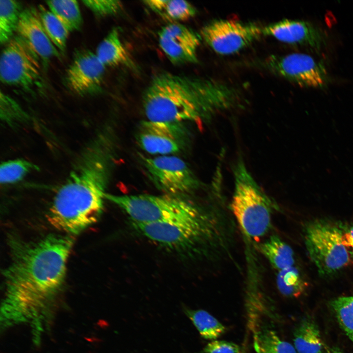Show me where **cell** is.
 Masks as SVG:
<instances>
[{
	"label": "cell",
	"mask_w": 353,
	"mask_h": 353,
	"mask_svg": "<svg viewBox=\"0 0 353 353\" xmlns=\"http://www.w3.org/2000/svg\"><path fill=\"white\" fill-rule=\"evenodd\" d=\"M237 344L224 340H212L204 347L203 353H240Z\"/></svg>",
	"instance_id": "31"
},
{
	"label": "cell",
	"mask_w": 353,
	"mask_h": 353,
	"mask_svg": "<svg viewBox=\"0 0 353 353\" xmlns=\"http://www.w3.org/2000/svg\"><path fill=\"white\" fill-rule=\"evenodd\" d=\"M105 199L124 210L132 223L179 221L207 211L181 197L166 194L116 195L106 193Z\"/></svg>",
	"instance_id": "6"
},
{
	"label": "cell",
	"mask_w": 353,
	"mask_h": 353,
	"mask_svg": "<svg viewBox=\"0 0 353 353\" xmlns=\"http://www.w3.org/2000/svg\"><path fill=\"white\" fill-rule=\"evenodd\" d=\"M341 240L351 259H353V225L338 224Z\"/></svg>",
	"instance_id": "32"
},
{
	"label": "cell",
	"mask_w": 353,
	"mask_h": 353,
	"mask_svg": "<svg viewBox=\"0 0 353 353\" xmlns=\"http://www.w3.org/2000/svg\"><path fill=\"white\" fill-rule=\"evenodd\" d=\"M46 2L49 9L69 32L80 28L82 19L79 4L76 0H48Z\"/></svg>",
	"instance_id": "21"
},
{
	"label": "cell",
	"mask_w": 353,
	"mask_h": 353,
	"mask_svg": "<svg viewBox=\"0 0 353 353\" xmlns=\"http://www.w3.org/2000/svg\"><path fill=\"white\" fill-rule=\"evenodd\" d=\"M202 38L191 28L179 23H171L158 33V44L174 64L196 63Z\"/></svg>",
	"instance_id": "13"
},
{
	"label": "cell",
	"mask_w": 353,
	"mask_h": 353,
	"mask_svg": "<svg viewBox=\"0 0 353 353\" xmlns=\"http://www.w3.org/2000/svg\"><path fill=\"white\" fill-rule=\"evenodd\" d=\"M304 240L321 276L333 275L349 265L351 258L342 243L338 224L324 220L310 222L304 228Z\"/></svg>",
	"instance_id": "7"
},
{
	"label": "cell",
	"mask_w": 353,
	"mask_h": 353,
	"mask_svg": "<svg viewBox=\"0 0 353 353\" xmlns=\"http://www.w3.org/2000/svg\"><path fill=\"white\" fill-rule=\"evenodd\" d=\"M276 283L279 292L288 297H299L307 287L300 271L294 266L278 271Z\"/></svg>",
	"instance_id": "26"
},
{
	"label": "cell",
	"mask_w": 353,
	"mask_h": 353,
	"mask_svg": "<svg viewBox=\"0 0 353 353\" xmlns=\"http://www.w3.org/2000/svg\"><path fill=\"white\" fill-rule=\"evenodd\" d=\"M294 345L298 353H323L320 330L310 318L303 319L294 332Z\"/></svg>",
	"instance_id": "19"
},
{
	"label": "cell",
	"mask_w": 353,
	"mask_h": 353,
	"mask_svg": "<svg viewBox=\"0 0 353 353\" xmlns=\"http://www.w3.org/2000/svg\"><path fill=\"white\" fill-rule=\"evenodd\" d=\"M253 343L256 353H297L292 344L282 340L275 330L268 328L256 332Z\"/></svg>",
	"instance_id": "23"
},
{
	"label": "cell",
	"mask_w": 353,
	"mask_h": 353,
	"mask_svg": "<svg viewBox=\"0 0 353 353\" xmlns=\"http://www.w3.org/2000/svg\"><path fill=\"white\" fill-rule=\"evenodd\" d=\"M82 2L95 15L107 16L117 14L122 8L120 1L115 0H85Z\"/></svg>",
	"instance_id": "30"
},
{
	"label": "cell",
	"mask_w": 353,
	"mask_h": 353,
	"mask_svg": "<svg viewBox=\"0 0 353 353\" xmlns=\"http://www.w3.org/2000/svg\"><path fill=\"white\" fill-rule=\"evenodd\" d=\"M40 59L21 37L14 36L1 53V82L25 90L31 89L42 80Z\"/></svg>",
	"instance_id": "8"
},
{
	"label": "cell",
	"mask_w": 353,
	"mask_h": 353,
	"mask_svg": "<svg viewBox=\"0 0 353 353\" xmlns=\"http://www.w3.org/2000/svg\"><path fill=\"white\" fill-rule=\"evenodd\" d=\"M263 35L283 43L306 45L319 49L324 43L322 33L310 23L284 19L263 27Z\"/></svg>",
	"instance_id": "16"
},
{
	"label": "cell",
	"mask_w": 353,
	"mask_h": 353,
	"mask_svg": "<svg viewBox=\"0 0 353 353\" xmlns=\"http://www.w3.org/2000/svg\"><path fill=\"white\" fill-rule=\"evenodd\" d=\"M38 10L48 36L58 50L64 53L66 48L69 30L44 5H39Z\"/></svg>",
	"instance_id": "24"
},
{
	"label": "cell",
	"mask_w": 353,
	"mask_h": 353,
	"mask_svg": "<svg viewBox=\"0 0 353 353\" xmlns=\"http://www.w3.org/2000/svg\"><path fill=\"white\" fill-rule=\"evenodd\" d=\"M143 2L153 12L172 23L187 20L197 12L195 7L183 0H149Z\"/></svg>",
	"instance_id": "20"
},
{
	"label": "cell",
	"mask_w": 353,
	"mask_h": 353,
	"mask_svg": "<svg viewBox=\"0 0 353 353\" xmlns=\"http://www.w3.org/2000/svg\"><path fill=\"white\" fill-rule=\"evenodd\" d=\"M0 117L7 124H18L28 117L21 107L10 97L0 92Z\"/></svg>",
	"instance_id": "29"
},
{
	"label": "cell",
	"mask_w": 353,
	"mask_h": 353,
	"mask_svg": "<svg viewBox=\"0 0 353 353\" xmlns=\"http://www.w3.org/2000/svg\"><path fill=\"white\" fill-rule=\"evenodd\" d=\"M326 349L328 353H342L341 351L337 348H327Z\"/></svg>",
	"instance_id": "33"
},
{
	"label": "cell",
	"mask_w": 353,
	"mask_h": 353,
	"mask_svg": "<svg viewBox=\"0 0 353 353\" xmlns=\"http://www.w3.org/2000/svg\"><path fill=\"white\" fill-rule=\"evenodd\" d=\"M151 180L164 194L181 197L197 190L200 182L188 164L174 155L143 158Z\"/></svg>",
	"instance_id": "9"
},
{
	"label": "cell",
	"mask_w": 353,
	"mask_h": 353,
	"mask_svg": "<svg viewBox=\"0 0 353 353\" xmlns=\"http://www.w3.org/2000/svg\"><path fill=\"white\" fill-rule=\"evenodd\" d=\"M338 323L353 342V297H340L331 302Z\"/></svg>",
	"instance_id": "28"
},
{
	"label": "cell",
	"mask_w": 353,
	"mask_h": 353,
	"mask_svg": "<svg viewBox=\"0 0 353 353\" xmlns=\"http://www.w3.org/2000/svg\"><path fill=\"white\" fill-rule=\"evenodd\" d=\"M260 252L277 271L294 266L292 249L278 236L272 235L260 244Z\"/></svg>",
	"instance_id": "18"
},
{
	"label": "cell",
	"mask_w": 353,
	"mask_h": 353,
	"mask_svg": "<svg viewBox=\"0 0 353 353\" xmlns=\"http://www.w3.org/2000/svg\"><path fill=\"white\" fill-rule=\"evenodd\" d=\"M73 243L67 234H51L29 242L10 238V260L3 273L1 327L27 324L34 343L39 344L62 290Z\"/></svg>",
	"instance_id": "1"
},
{
	"label": "cell",
	"mask_w": 353,
	"mask_h": 353,
	"mask_svg": "<svg viewBox=\"0 0 353 353\" xmlns=\"http://www.w3.org/2000/svg\"><path fill=\"white\" fill-rule=\"evenodd\" d=\"M39 170L35 164L23 158L3 162L0 167V182L1 184H10L21 180L28 173Z\"/></svg>",
	"instance_id": "27"
},
{
	"label": "cell",
	"mask_w": 353,
	"mask_h": 353,
	"mask_svg": "<svg viewBox=\"0 0 353 353\" xmlns=\"http://www.w3.org/2000/svg\"><path fill=\"white\" fill-rule=\"evenodd\" d=\"M239 91L213 78L161 72L144 91L142 105L147 120L183 123L200 122L236 105Z\"/></svg>",
	"instance_id": "2"
},
{
	"label": "cell",
	"mask_w": 353,
	"mask_h": 353,
	"mask_svg": "<svg viewBox=\"0 0 353 353\" xmlns=\"http://www.w3.org/2000/svg\"><path fill=\"white\" fill-rule=\"evenodd\" d=\"M233 173L231 211L247 237H262L271 229L272 215L278 206L254 179L242 158H238Z\"/></svg>",
	"instance_id": "5"
},
{
	"label": "cell",
	"mask_w": 353,
	"mask_h": 353,
	"mask_svg": "<svg viewBox=\"0 0 353 353\" xmlns=\"http://www.w3.org/2000/svg\"><path fill=\"white\" fill-rule=\"evenodd\" d=\"M200 35L214 51L228 55L241 50L263 35V27L252 23L216 20L205 25Z\"/></svg>",
	"instance_id": "10"
},
{
	"label": "cell",
	"mask_w": 353,
	"mask_h": 353,
	"mask_svg": "<svg viewBox=\"0 0 353 353\" xmlns=\"http://www.w3.org/2000/svg\"><path fill=\"white\" fill-rule=\"evenodd\" d=\"M136 138L140 147L149 154L174 155L184 149L188 133L183 123L147 120L140 123Z\"/></svg>",
	"instance_id": "12"
},
{
	"label": "cell",
	"mask_w": 353,
	"mask_h": 353,
	"mask_svg": "<svg viewBox=\"0 0 353 353\" xmlns=\"http://www.w3.org/2000/svg\"><path fill=\"white\" fill-rule=\"evenodd\" d=\"M186 314L204 339L216 340L226 331L225 326L205 310H186Z\"/></svg>",
	"instance_id": "25"
},
{
	"label": "cell",
	"mask_w": 353,
	"mask_h": 353,
	"mask_svg": "<svg viewBox=\"0 0 353 353\" xmlns=\"http://www.w3.org/2000/svg\"><path fill=\"white\" fill-rule=\"evenodd\" d=\"M95 54L105 67L126 66L135 68L133 61L121 41L117 28H112L100 43Z\"/></svg>",
	"instance_id": "17"
},
{
	"label": "cell",
	"mask_w": 353,
	"mask_h": 353,
	"mask_svg": "<svg viewBox=\"0 0 353 353\" xmlns=\"http://www.w3.org/2000/svg\"><path fill=\"white\" fill-rule=\"evenodd\" d=\"M105 67L91 50L77 52L67 71L68 87L80 96L99 92L101 90Z\"/></svg>",
	"instance_id": "14"
},
{
	"label": "cell",
	"mask_w": 353,
	"mask_h": 353,
	"mask_svg": "<svg viewBox=\"0 0 353 353\" xmlns=\"http://www.w3.org/2000/svg\"><path fill=\"white\" fill-rule=\"evenodd\" d=\"M226 219L220 211L184 220L148 224L132 223L151 240L176 251H224L227 243Z\"/></svg>",
	"instance_id": "4"
},
{
	"label": "cell",
	"mask_w": 353,
	"mask_h": 353,
	"mask_svg": "<svg viewBox=\"0 0 353 353\" xmlns=\"http://www.w3.org/2000/svg\"><path fill=\"white\" fill-rule=\"evenodd\" d=\"M23 10L20 2L14 0H0V42L6 44L16 31Z\"/></svg>",
	"instance_id": "22"
},
{
	"label": "cell",
	"mask_w": 353,
	"mask_h": 353,
	"mask_svg": "<svg viewBox=\"0 0 353 353\" xmlns=\"http://www.w3.org/2000/svg\"><path fill=\"white\" fill-rule=\"evenodd\" d=\"M16 32L45 62L59 56V51L45 30L37 8L31 6L22 10Z\"/></svg>",
	"instance_id": "15"
},
{
	"label": "cell",
	"mask_w": 353,
	"mask_h": 353,
	"mask_svg": "<svg viewBox=\"0 0 353 353\" xmlns=\"http://www.w3.org/2000/svg\"><path fill=\"white\" fill-rule=\"evenodd\" d=\"M106 153L100 137L83 150L48 213L47 220L55 229L75 235L100 217L108 180Z\"/></svg>",
	"instance_id": "3"
},
{
	"label": "cell",
	"mask_w": 353,
	"mask_h": 353,
	"mask_svg": "<svg viewBox=\"0 0 353 353\" xmlns=\"http://www.w3.org/2000/svg\"><path fill=\"white\" fill-rule=\"evenodd\" d=\"M262 64L275 75L301 87H322L327 82L324 66L306 54L273 55L265 58Z\"/></svg>",
	"instance_id": "11"
}]
</instances>
